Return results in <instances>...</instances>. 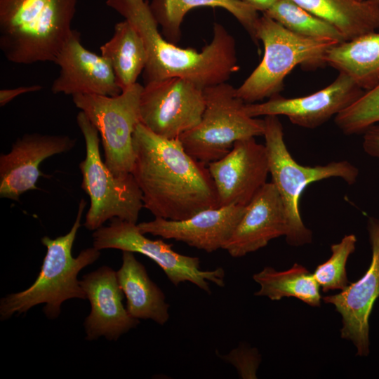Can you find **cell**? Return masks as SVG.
I'll return each mask as SVG.
<instances>
[{"label":"cell","instance_id":"6da1fadb","mask_svg":"<svg viewBox=\"0 0 379 379\" xmlns=\"http://www.w3.org/2000/svg\"><path fill=\"white\" fill-rule=\"evenodd\" d=\"M133 146L131 174L141 190L143 207L155 218L181 220L219 207L208 165L191 156L179 138L159 136L139 123Z\"/></svg>","mask_w":379,"mask_h":379},{"label":"cell","instance_id":"7a4b0ae2","mask_svg":"<svg viewBox=\"0 0 379 379\" xmlns=\"http://www.w3.org/2000/svg\"><path fill=\"white\" fill-rule=\"evenodd\" d=\"M106 5L129 21L140 34L147 53L145 85L172 77L190 80L201 88L226 82L238 71L236 42L225 27L215 23L213 37L201 52L168 41L147 0H106Z\"/></svg>","mask_w":379,"mask_h":379},{"label":"cell","instance_id":"3957f363","mask_svg":"<svg viewBox=\"0 0 379 379\" xmlns=\"http://www.w3.org/2000/svg\"><path fill=\"white\" fill-rule=\"evenodd\" d=\"M78 0H0V49L13 63L54 62L68 39Z\"/></svg>","mask_w":379,"mask_h":379},{"label":"cell","instance_id":"277c9868","mask_svg":"<svg viewBox=\"0 0 379 379\" xmlns=\"http://www.w3.org/2000/svg\"><path fill=\"white\" fill-rule=\"evenodd\" d=\"M86 201L79 204L75 221L68 233L55 239L45 236L41 244L46 247L40 272L35 281L27 289L7 295L0 300V320L26 313L33 307L45 304L43 311L50 319L59 317L61 305L67 300H85L86 295L80 285L78 274L100 257V250L90 247L74 258L72 249Z\"/></svg>","mask_w":379,"mask_h":379},{"label":"cell","instance_id":"5b68a950","mask_svg":"<svg viewBox=\"0 0 379 379\" xmlns=\"http://www.w3.org/2000/svg\"><path fill=\"white\" fill-rule=\"evenodd\" d=\"M255 32L265 52L260 64L236 89L237 95L245 103L279 94L284 79L298 65L305 70L326 65L327 51L340 43L295 34L265 13L258 18Z\"/></svg>","mask_w":379,"mask_h":379},{"label":"cell","instance_id":"8992f818","mask_svg":"<svg viewBox=\"0 0 379 379\" xmlns=\"http://www.w3.org/2000/svg\"><path fill=\"white\" fill-rule=\"evenodd\" d=\"M264 137L267 152L269 171L285 208L288 230L286 239L293 246L312 241V232L304 225L299 210V200L310 184L332 177L353 185L359 175L358 168L347 161H332L326 165L305 166L291 156L284 138L283 126L278 116L264 118Z\"/></svg>","mask_w":379,"mask_h":379},{"label":"cell","instance_id":"52a82bcc","mask_svg":"<svg viewBox=\"0 0 379 379\" xmlns=\"http://www.w3.org/2000/svg\"><path fill=\"white\" fill-rule=\"evenodd\" d=\"M77 123L86 144V157L79 166L81 186L91 201L84 227L94 231L114 218L137 223L143 202L134 177L119 178L108 168L100 152V133L84 112L78 113Z\"/></svg>","mask_w":379,"mask_h":379},{"label":"cell","instance_id":"ba28073f","mask_svg":"<svg viewBox=\"0 0 379 379\" xmlns=\"http://www.w3.org/2000/svg\"><path fill=\"white\" fill-rule=\"evenodd\" d=\"M232 85L204 88L205 108L199 124L180 137L185 150L206 164L226 155L239 140L263 135L264 119L251 117Z\"/></svg>","mask_w":379,"mask_h":379},{"label":"cell","instance_id":"9c48e42d","mask_svg":"<svg viewBox=\"0 0 379 379\" xmlns=\"http://www.w3.org/2000/svg\"><path fill=\"white\" fill-rule=\"evenodd\" d=\"M143 86L135 83L119 95L75 94L72 100L98 129L105 163L117 177L131 173L134 162L133 135L140 121Z\"/></svg>","mask_w":379,"mask_h":379},{"label":"cell","instance_id":"30bf717a","mask_svg":"<svg viewBox=\"0 0 379 379\" xmlns=\"http://www.w3.org/2000/svg\"><path fill=\"white\" fill-rule=\"evenodd\" d=\"M92 238L93 246L98 250L114 248L148 257L161 268L175 286L191 282L208 294L211 293L210 282L225 286V270L222 267L201 270L199 258L182 255L161 239H148L139 230L137 223L114 218L109 225L94 230Z\"/></svg>","mask_w":379,"mask_h":379},{"label":"cell","instance_id":"8fae6325","mask_svg":"<svg viewBox=\"0 0 379 379\" xmlns=\"http://www.w3.org/2000/svg\"><path fill=\"white\" fill-rule=\"evenodd\" d=\"M204 108L203 88L184 78H168L143 86L140 121L159 136L176 139L199 124Z\"/></svg>","mask_w":379,"mask_h":379},{"label":"cell","instance_id":"7c38bea8","mask_svg":"<svg viewBox=\"0 0 379 379\" xmlns=\"http://www.w3.org/2000/svg\"><path fill=\"white\" fill-rule=\"evenodd\" d=\"M364 91L351 78L339 72L331 84L312 94L288 98L279 93L262 103H246L245 111L251 117L284 115L296 126L313 129L348 107Z\"/></svg>","mask_w":379,"mask_h":379},{"label":"cell","instance_id":"4fadbf2b","mask_svg":"<svg viewBox=\"0 0 379 379\" xmlns=\"http://www.w3.org/2000/svg\"><path fill=\"white\" fill-rule=\"evenodd\" d=\"M207 165L219 207L246 206L267 183L270 173L266 147L253 137L236 141L226 155Z\"/></svg>","mask_w":379,"mask_h":379},{"label":"cell","instance_id":"5bb4252c","mask_svg":"<svg viewBox=\"0 0 379 379\" xmlns=\"http://www.w3.org/2000/svg\"><path fill=\"white\" fill-rule=\"evenodd\" d=\"M367 230L371 248V261L365 274L339 293L322 300L332 304L342 317L341 337L351 340L357 354L370 352L369 317L379 297V218L369 217Z\"/></svg>","mask_w":379,"mask_h":379},{"label":"cell","instance_id":"9a60e30c","mask_svg":"<svg viewBox=\"0 0 379 379\" xmlns=\"http://www.w3.org/2000/svg\"><path fill=\"white\" fill-rule=\"evenodd\" d=\"M77 140L65 135L26 133L18 138L11 151L0 156V197L18 201L44 175L40 164L53 155L69 152Z\"/></svg>","mask_w":379,"mask_h":379},{"label":"cell","instance_id":"2e32d148","mask_svg":"<svg viewBox=\"0 0 379 379\" xmlns=\"http://www.w3.org/2000/svg\"><path fill=\"white\" fill-rule=\"evenodd\" d=\"M53 62L60 67L51 88L54 94L116 96L122 92L109 62L86 49L76 29L72 30Z\"/></svg>","mask_w":379,"mask_h":379},{"label":"cell","instance_id":"e0dca14e","mask_svg":"<svg viewBox=\"0 0 379 379\" xmlns=\"http://www.w3.org/2000/svg\"><path fill=\"white\" fill-rule=\"evenodd\" d=\"M246 206L230 205L204 210L181 220L155 218L137 224L144 234L174 239L207 253L224 248Z\"/></svg>","mask_w":379,"mask_h":379},{"label":"cell","instance_id":"ac0fdd59","mask_svg":"<svg viewBox=\"0 0 379 379\" xmlns=\"http://www.w3.org/2000/svg\"><path fill=\"white\" fill-rule=\"evenodd\" d=\"M79 281L91 304V312L84 324L86 340L103 336L117 340L139 324V319L131 317L124 306V294L112 268L102 266L84 275Z\"/></svg>","mask_w":379,"mask_h":379},{"label":"cell","instance_id":"d6986e66","mask_svg":"<svg viewBox=\"0 0 379 379\" xmlns=\"http://www.w3.org/2000/svg\"><path fill=\"white\" fill-rule=\"evenodd\" d=\"M287 217L279 192L267 182L254 196L223 249L240 258L262 248L273 239L285 236Z\"/></svg>","mask_w":379,"mask_h":379},{"label":"cell","instance_id":"ffe728a7","mask_svg":"<svg viewBox=\"0 0 379 379\" xmlns=\"http://www.w3.org/2000/svg\"><path fill=\"white\" fill-rule=\"evenodd\" d=\"M118 282L126 298V310L136 319H151L164 325L169 318V305L161 289L149 278L145 266L133 252L123 251L117 272Z\"/></svg>","mask_w":379,"mask_h":379},{"label":"cell","instance_id":"44dd1931","mask_svg":"<svg viewBox=\"0 0 379 379\" xmlns=\"http://www.w3.org/2000/svg\"><path fill=\"white\" fill-rule=\"evenodd\" d=\"M149 6L164 37L175 44L181 36L180 26L188 11L201 7H219L229 11L244 27L255 44H258L255 27L258 11L239 0H152Z\"/></svg>","mask_w":379,"mask_h":379},{"label":"cell","instance_id":"7402d4cb","mask_svg":"<svg viewBox=\"0 0 379 379\" xmlns=\"http://www.w3.org/2000/svg\"><path fill=\"white\" fill-rule=\"evenodd\" d=\"M326 64L368 91L379 84V31L340 42L330 48Z\"/></svg>","mask_w":379,"mask_h":379},{"label":"cell","instance_id":"603a6c76","mask_svg":"<svg viewBox=\"0 0 379 379\" xmlns=\"http://www.w3.org/2000/svg\"><path fill=\"white\" fill-rule=\"evenodd\" d=\"M336 27L349 41L379 31V0H293Z\"/></svg>","mask_w":379,"mask_h":379},{"label":"cell","instance_id":"cb8c5ba5","mask_svg":"<svg viewBox=\"0 0 379 379\" xmlns=\"http://www.w3.org/2000/svg\"><path fill=\"white\" fill-rule=\"evenodd\" d=\"M100 50L111 65L122 91L137 83L146 65L147 53L140 34L129 21L115 24L112 38Z\"/></svg>","mask_w":379,"mask_h":379},{"label":"cell","instance_id":"d4e9b609","mask_svg":"<svg viewBox=\"0 0 379 379\" xmlns=\"http://www.w3.org/2000/svg\"><path fill=\"white\" fill-rule=\"evenodd\" d=\"M253 278L260 286L255 293L257 296H265L272 300L293 297L312 307L321 305L320 286L313 274L298 263L285 271L265 267Z\"/></svg>","mask_w":379,"mask_h":379},{"label":"cell","instance_id":"484cf974","mask_svg":"<svg viewBox=\"0 0 379 379\" xmlns=\"http://www.w3.org/2000/svg\"><path fill=\"white\" fill-rule=\"evenodd\" d=\"M263 13L295 34L312 38L329 39L338 42L345 41L336 27L293 0H277Z\"/></svg>","mask_w":379,"mask_h":379},{"label":"cell","instance_id":"4316f807","mask_svg":"<svg viewBox=\"0 0 379 379\" xmlns=\"http://www.w3.org/2000/svg\"><path fill=\"white\" fill-rule=\"evenodd\" d=\"M356 243L354 234L345 235L339 243L331 245L329 259L317 267L313 275L323 292L342 291L348 286L345 265L355 250Z\"/></svg>","mask_w":379,"mask_h":379},{"label":"cell","instance_id":"83f0119b","mask_svg":"<svg viewBox=\"0 0 379 379\" xmlns=\"http://www.w3.org/2000/svg\"><path fill=\"white\" fill-rule=\"evenodd\" d=\"M335 124L345 135L363 133L379 123V84L365 91L354 103L335 117Z\"/></svg>","mask_w":379,"mask_h":379},{"label":"cell","instance_id":"f1b7e54d","mask_svg":"<svg viewBox=\"0 0 379 379\" xmlns=\"http://www.w3.org/2000/svg\"><path fill=\"white\" fill-rule=\"evenodd\" d=\"M219 357L227 363L234 366L240 376L243 378H253L255 370L258 366L257 353L244 347H237L227 354Z\"/></svg>","mask_w":379,"mask_h":379},{"label":"cell","instance_id":"f546056e","mask_svg":"<svg viewBox=\"0 0 379 379\" xmlns=\"http://www.w3.org/2000/svg\"><path fill=\"white\" fill-rule=\"evenodd\" d=\"M363 133L362 147L364 152L379 159V124L368 127Z\"/></svg>","mask_w":379,"mask_h":379},{"label":"cell","instance_id":"4dcf8cb0","mask_svg":"<svg viewBox=\"0 0 379 379\" xmlns=\"http://www.w3.org/2000/svg\"><path fill=\"white\" fill-rule=\"evenodd\" d=\"M43 87L41 85L20 86L14 88L1 89L0 91V106L4 107L16 97L28 93L37 92Z\"/></svg>","mask_w":379,"mask_h":379},{"label":"cell","instance_id":"1f68e13d","mask_svg":"<svg viewBox=\"0 0 379 379\" xmlns=\"http://www.w3.org/2000/svg\"><path fill=\"white\" fill-rule=\"evenodd\" d=\"M252 7L258 11L266 12L270 9L277 0H239Z\"/></svg>","mask_w":379,"mask_h":379},{"label":"cell","instance_id":"d6a6232c","mask_svg":"<svg viewBox=\"0 0 379 379\" xmlns=\"http://www.w3.org/2000/svg\"><path fill=\"white\" fill-rule=\"evenodd\" d=\"M359 1H363V0H359Z\"/></svg>","mask_w":379,"mask_h":379}]
</instances>
